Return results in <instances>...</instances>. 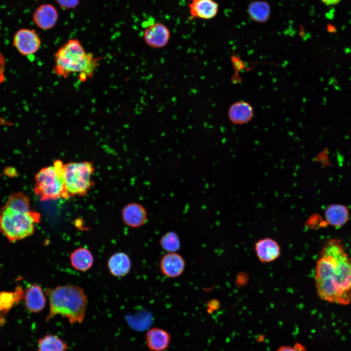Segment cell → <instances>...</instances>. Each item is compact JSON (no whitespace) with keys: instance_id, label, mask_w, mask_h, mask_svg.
Returning a JSON list of instances; mask_svg holds the SVG:
<instances>
[{"instance_id":"26","label":"cell","mask_w":351,"mask_h":351,"mask_svg":"<svg viewBox=\"0 0 351 351\" xmlns=\"http://www.w3.org/2000/svg\"><path fill=\"white\" fill-rule=\"evenodd\" d=\"M5 58L0 52V84L4 82L5 79Z\"/></svg>"},{"instance_id":"27","label":"cell","mask_w":351,"mask_h":351,"mask_svg":"<svg viewBox=\"0 0 351 351\" xmlns=\"http://www.w3.org/2000/svg\"><path fill=\"white\" fill-rule=\"evenodd\" d=\"M277 351H304V348L301 345H296L294 347H281Z\"/></svg>"},{"instance_id":"12","label":"cell","mask_w":351,"mask_h":351,"mask_svg":"<svg viewBox=\"0 0 351 351\" xmlns=\"http://www.w3.org/2000/svg\"><path fill=\"white\" fill-rule=\"evenodd\" d=\"M252 105L246 101H236L230 106L228 115L230 121L235 125H242L250 122L254 117Z\"/></svg>"},{"instance_id":"16","label":"cell","mask_w":351,"mask_h":351,"mask_svg":"<svg viewBox=\"0 0 351 351\" xmlns=\"http://www.w3.org/2000/svg\"><path fill=\"white\" fill-rule=\"evenodd\" d=\"M25 306L33 312L41 311L46 305V299L42 288L37 284H31L24 294Z\"/></svg>"},{"instance_id":"6","label":"cell","mask_w":351,"mask_h":351,"mask_svg":"<svg viewBox=\"0 0 351 351\" xmlns=\"http://www.w3.org/2000/svg\"><path fill=\"white\" fill-rule=\"evenodd\" d=\"M65 198L84 196L94 186L92 176L93 163L89 161L71 162L63 164Z\"/></svg>"},{"instance_id":"23","label":"cell","mask_w":351,"mask_h":351,"mask_svg":"<svg viewBox=\"0 0 351 351\" xmlns=\"http://www.w3.org/2000/svg\"><path fill=\"white\" fill-rule=\"evenodd\" d=\"M4 206L15 210L24 212L31 210L29 198L20 192L15 193L10 195Z\"/></svg>"},{"instance_id":"11","label":"cell","mask_w":351,"mask_h":351,"mask_svg":"<svg viewBox=\"0 0 351 351\" xmlns=\"http://www.w3.org/2000/svg\"><path fill=\"white\" fill-rule=\"evenodd\" d=\"M192 19L210 20L217 14L218 5L214 0H191L188 4Z\"/></svg>"},{"instance_id":"4","label":"cell","mask_w":351,"mask_h":351,"mask_svg":"<svg viewBox=\"0 0 351 351\" xmlns=\"http://www.w3.org/2000/svg\"><path fill=\"white\" fill-rule=\"evenodd\" d=\"M40 218L36 211L15 210L4 206L0 211V232L11 242L24 239L34 233L35 224Z\"/></svg>"},{"instance_id":"9","label":"cell","mask_w":351,"mask_h":351,"mask_svg":"<svg viewBox=\"0 0 351 351\" xmlns=\"http://www.w3.org/2000/svg\"><path fill=\"white\" fill-rule=\"evenodd\" d=\"M121 216L126 225L136 228L143 226L146 222L148 214L143 205L137 202H131L124 207Z\"/></svg>"},{"instance_id":"7","label":"cell","mask_w":351,"mask_h":351,"mask_svg":"<svg viewBox=\"0 0 351 351\" xmlns=\"http://www.w3.org/2000/svg\"><path fill=\"white\" fill-rule=\"evenodd\" d=\"M40 45V39L33 29H21L16 32L14 37L13 46L23 56L36 53Z\"/></svg>"},{"instance_id":"14","label":"cell","mask_w":351,"mask_h":351,"mask_svg":"<svg viewBox=\"0 0 351 351\" xmlns=\"http://www.w3.org/2000/svg\"><path fill=\"white\" fill-rule=\"evenodd\" d=\"M255 251L259 260L263 263L273 261L280 254V248L277 242L270 238L261 239L256 242Z\"/></svg>"},{"instance_id":"18","label":"cell","mask_w":351,"mask_h":351,"mask_svg":"<svg viewBox=\"0 0 351 351\" xmlns=\"http://www.w3.org/2000/svg\"><path fill=\"white\" fill-rule=\"evenodd\" d=\"M325 216L329 224L335 227H340L348 221L350 213L346 206L341 204H332L326 209Z\"/></svg>"},{"instance_id":"28","label":"cell","mask_w":351,"mask_h":351,"mask_svg":"<svg viewBox=\"0 0 351 351\" xmlns=\"http://www.w3.org/2000/svg\"><path fill=\"white\" fill-rule=\"evenodd\" d=\"M341 0H321V1L327 5L336 4Z\"/></svg>"},{"instance_id":"22","label":"cell","mask_w":351,"mask_h":351,"mask_svg":"<svg viewBox=\"0 0 351 351\" xmlns=\"http://www.w3.org/2000/svg\"><path fill=\"white\" fill-rule=\"evenodd\" d=\"M24 296L20 287L13 292H0V312L6 313Z\"/></svg>"},{"instance_id":"3","label":"cell","mask_w":351,"mask_h":351,"mask_svg":"<svg viewBox=\"0 0 351 351\" xmlns=\"http://www.w3.org/2000/svg\"><path fill=\"white\" fill-rule=\"evenodd\" d=\"M49 309L46 320L57 315L66 318L70 323L81 324L84 320L88 300L83 289L78 286L67 284L46 291Z\"/></svg>"},{"instance_id":"25","label":"cell","mask_w":351,"mask_h":351,"mask_svg":"<svg viewBox=\"0 0 351 351\" xmlns=\"http://www.w3.org/2000/svg\"><path fill=\"white\" fill-rule=\"evenodd\" d=\"M61 8L69 9L75 8L80 0H56Z\"/></svg>"},{"instance_id":"5","label":"cell","mask_w":351,"mask_h":351,"mask_svg":"<svg viewBox=\"0 0 351 351\" xmlns=\"http://www.w3.org/2000/svg\"><path fill=\"white\" fill-rule=\"evenodd\" d=\"M63 164L62 161L57 159L53 165L42 168L36 174L34 192L40 200L65 198Z\"/></svg>"},{"instance_id":"10","label":"cell","mask_w":351,"mask_h":351,"mask_svg":"<svg viewBox=\"0 0 351 351\" xmlns=\"http://www.w3.org/2000/svg\"><path fill=\"white\" fill-rule=\"evenodd\" d=\"M185 267V262L182 256L176 252L167 253L160 260L161 271L167 277L175 278L180 276Z\"/></svg>"},{"instance_id":"1","label":"cell","mask_w":351,"mask_h":351,"mask_svg":"<svg viewBox=\"0 0 351 351\" xmlns=\"http://www.w3.org/2000/svg\"><path fill=\"white\" fill-rule=\"evenodd\" d=\"M315 282L322 300L342 305L351 303V257L339 239L325 243L316 262Z\"/></svg>"},{"instance_id":"19","label":"cell","mask_w":351,"mask_h":351,"mask_svg":"<svg viewBox=\"0 0 351 351\" xmlns=\"http://www.w3.org/2000/svg\"><path fill=\"white\" fill-rule=\"evenodd\" d=\"M70 263L75 269L86 272L93 266L94 257L87 249L80 247L72 252L70 256Z\"/></svg>"},{"instance_id":"17","label":"cell","mask_w":351,"mask_h":351,"mask_svg":"<svg viewBox=\"0 0 351 351\" xmlns=\"http://www.w3.org/2000/svg\"><path fill=\"white\" fill-rule=\"evenodd\" d=\"M107 266L110 273L114 276L121 277L126 275L130 272L131 262L129 256L123 252L112 254L108 259Z\"/></svg>"},{"instance_id":"13","label":"cell","mask_w":351,"mask_h":351,"mask_svg":"<svg viewBox=\"0 0 351 351\" xmlns=\"http://www.w3.org/2000/svg\"><path fill=\"white\" fill-rule=\"evenodd\" d=\"M58 13L51 4L40 5L33 14V20L36 25L43 30L52 28L58 19Z\"/></svg>"},{"instance_id":"2","label":"cell","mask_w":351,"mask_h":351,"mask_svg":"<svg viewBox=\"0 0 351 351\" xmlns=\"http://www.w3.org/2000/svg\"><path fill=\"white\" fill-rule=\"evenodd\" d=\"M101 59L86 52L78 39H70L55 54L53 71L64 78L78 73L79 80L85 81L93 77Z\"/></svg>"},{"instance_id":"21","label":"cell","mask_w":351,"mask_h":351,"mask_svg":"<svg viewBox=\"0 0 351 351\" xmlns=\"http://www.w3.org/2000/svg\"><path fill=\"white\" fill-rule=\"evenodd\" d=\"M248 10L250 17L257 22H265L269 19L270 7L266 1H254L249 4Z\"/></svg>"},{"instance_id":"20","label":"cell","mask_w":351,"mask_h":351,"mask_svg":"<svg viewBox=\"0 0 351 351\" xmlns=\"http://www.w3.org/2000/svg\"><path fill=\"white\" fill-rule=\"evenodd\" d=\"M68 349L65 342L52 334L45 335L38 342V351H67Z\"/></svg>"},{"instance_id":"15","label":"cell","mask_w":351,"mask_h":351,"mask_svg":"<svg viewBox=\"0 0 351 351\" xmlns=\"http://www.w3.org/2000/svg\"><path fill=\"white\" fill-rule=\"evenodd\" d=\"M171 336L166 330L159 328H153L146 333V342L151 351H164L169 347Z\"/></svg>"},{"instance_id":"24","label":"cell","mask_w":351,"mask_h":351,"mask_svg":"<svg viewBox=\"0 0 351 351\" xmlns=\"http://www.w3.org/2000/svg\"><path fill=\"white\" fill-rule=\"evenodd\" d=\"M159 242L163 249L168 253L176 252L180 247V242L177 234L172 231L168 232L163 235Z\"/></svg>"},{"instance_id":"8","label":"cell","mask_w":351,"mask_h":351,"mask_svg":"<svg viewBox=\"0 0 351 351\" xmlns=\"http://www.w3.org/2000/svg\"><path fill=\"white\" fill-rule=\"evenodd\" d=\"M145 43L154 48H161L165 47L170 38V32L164 24L159 22L149 25L144 32Z\"/></svg>"}]
</instances>
